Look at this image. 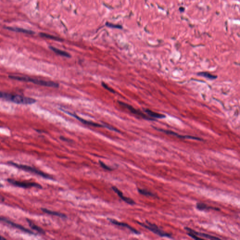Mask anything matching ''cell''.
Masks as SVG:
<instances>
[{
  "mask_svg": "<svg viewBox=\"0 0 240 240\" xmlns=\"http://www.w3.org/2000/svg\"><path fill=\"white\" fill-rule=\"evenodd\" d=\"M5 239L2 236L0 235V240H5Z\"/></svg>",
  "mask_w": 240,
  "mask_h": 240,
  "instance_id": "484cf974",
  "label": "cell"
},
{
  "mask_svg": "<svg viewBox=\"0 0 240 240\" xmlns=\"http://www.w3.org/2000/svg\"><path fill=\"white\" fill-rule=\"evenodd\" d=\"M9 163L11 165L13 166H16V168H19L20 169H22V170H25L27 171L30 172H32V173H34L35 174H37L38 176H41V177H43L44 178H46V179H53L52 177L51 176H49V174H46V173L40 171V170L37 169L35 168H32L31 166H28L27 165H22V164H19L15 163L13 162H9Z\"/></svg>",
  "mask_w": 240,
  "mask_h": 240,
  "instance_id": "277c9868",
  "label": "cell"
},
{
  "mask_svg": "<svg viewBox=\"0 0 240 240\" xmlns=\"http://www.w3.org/2000/svg\"><path fill=\"white\" fill-rule=\"evenodd\" d=\"M102 86H103L105 89H106V90H107V91H110V92H112V93H115V91H114L112 88H111V87H109V86H108L107 84H106L104 83V82H102Z\"/></svg>",
  "mask_w": 240,
  "mask_h": 240,
  "instance_id": "603a6c76",
  "label": "cell"
},
{
  "mask_svg": "<svg viewBox=\"0 0 240 240\" xmlns=\"http://www.w3.org/2000/svg\"><path fill=\"white\" fill-rule=\"evenodd\" d=\"M110 220V221L111 222V223H113V224L117 225V226H121V227H124L126 228H128L130 230L131 232L133 233L137 234V235H139L140 234V233L139 231H137L136 229H135L133 227L129 226V225L126 223H123V222H120L116 221L115 219H108Z\"/></svg>",
  "mask_w": 240,
  "mask_h": 240,
  "instance_id": "7c38bea8",
  "label": "cell"
},
{
  "mask_svg": "<svg viewBox=\"0 0 240 240\" xmlns=\"http://www.w3.org/2000/svg\"><path fill=\"white\" fill-rule=\"evenodd\" d=\"M65 113H67L69 115H70L71 116L76 118L78 121H81V123H83L84 124H86V125L91 126L95 127H105V125H101V124H99V123H94V122H92V121H87V120L83 119L82 118H80L79 116H78L76 114H73V113H70V112H65Z\"/></svg>",
  "mask_w": 240,
  "mask_h": 240,
  "instance_id": "9c48e42d",
  "label": "cell"
},
{
  "mask_svg": "<svg viewBox=\"0 0 240 240\" xmlns=\"http://www.w3.org/2000/svg\"><path fill=\"white\" fill-rule=\"evenodd\" d=\"M138 191L140 194H142L143 195L145 196L158 198V196L154 194L152 192L149 191V190H145V189H138Z\"/></svg>",
  "mask_w": 240,
  "mask_h": 240,
  "instance_id": "ac0fdd59",
  "label": "cell"
},
{
  "mask_svg": "<svg viewBox=\"0 0 240 240\" xmlns=\"http://www.w3.org/2000/svg\"><path fill=\"white\" fill-rule=\"evenodd\" d=\"M185 229L186 230V231H187L188 232L192 233L195 235H196L197 236H199L200 237H202L205 238L206 239H211V240H220V238L217 237L215 236H212L211 235H208L207 233H202L198 232L197 231L193 230L191 228H189L188 227H185Z\"/></svg>",
  "mask_w": 240,
  "mask_h": 240,
  "instance_id": "30bf717a",
  "label": "cell"
},
{
  "mask_svg": "<svg viewBox=\"0 0 240 240\" xmlns=\"http://www.w3.org/2000/svg\"><path fill=\"white\" fill-rule=\"evenodd\" d=\"M27 221H28V223H29V225H30V227L32 229L35 230L37 231V232H38V233H40L45 234V231H44L42 228H40V227H38L37 225H36L34 223L32 222V221H30V220H29L28 219H27Z\"/></svg>",
  "mask_w": 240,
  "mask_h": 240,
  "instance_id": "ffe728a7",
  "label": "cell"
},
{
  "mask_svg": "<svg viewBox=\"0 0 240 240\" xmlns=\"http://www.w3.org/2000/svg\"><path fill=\"white\" fill-rule=\"evenodd\" d=\"M156 129H157V131H160V132H162L163 133L166 134L170 135L172 136H175L176 137H178L180 139H192V140H198V141H203V139L199 137H194V136H187V135H185V136H183V135H181L178 134L176 133V132L172 131H168V130H165V129H158V128H155Z\"/></svg>",
  "mask_w": 240,
  "mask_h": 240,
  "instance_id": "52a82bcc",
  "label": "cell"
},
{
  "mask_svg": "<svg viewBox=\"0 0 240 240\" xmlns=\"http://www.w3.org/2000/svg\"><path fill=\"white\" fill-rule=\"evenodd\" d=\"M187 235L191 237V238H192L193 239H195V240H203L204 239L202 238L198 237L196 235H195L194 233H192L188 232L187 233Z\"/></svg>",
  "mask_w": 240,
  "mask_h": 240,
  "instance_id": "cb8c5ba5",
  "label": "cell"
},
{
  "mask_svg": "<svg viewBox=\"0 0 240 240\" xmlns=\"http://www.w3.org/2000/svg\"><path fill=\"white\" fill-rule=\"evenodd\" d=\"M145 112L146 113L150 116L151 117L153 118H158V119H162L166 117L165 115H163V114H160V113H157L154 112L148 109H144Z\"/></svg>",
  "mask_w": 240,
  "mask_h": 240,
  "instance_id": "5bb4252c",
  "label": "cell"
},
{
  "mask_svg": "<svg viewBox=\"0 0 240 240\" xmlns=\"http://www.w3.org/2000/svg\"><path fill=\"white\" fill-rule=\"evenodd\" d=\"M107 26H108V27H113V28H121V27H121V26H119V25H112V24H107Z\"/></svg>",
  "mask_w": 240,
  "mask_h": 240,
  "instance_id": "d4e9b609",
  "label": "cell"
},
{
  "mask_svg": "<svg viewBox=\"0 0 240 240\" xmlns=\"http://www.w3.org/2000/svg\"><path fill=\"white\" fill-rule=\"evenodd\" d=\"M50 49H51L53 52H54V53H56V54L60 55V56H62L66 57H70V54H69V53L66 52L64 51L63 50H61L60 49H58L57 48H54L53 46H49Z\"/></svg>",
  "mask_w": 240,
  "mask_h": 240,
  "instance_id": "2e32d148",
  "label": "cell"
},
{
  "mask_svg": "<svg viewBox=\"0 0 240 240\" xmlns=\"http://www.w3.org/2000/svg\"><path fill=\"white\" fill-rule=\"evenodd\" d=\"M118 103L121 106H123V107H125V108H127L132 113L140 116L141 117L143 118V119L147 120H150V121L154 120V119H152L151 118L149 117L148 116H147V115L144 114L141 111H140V110H139L136 109L135 108H134L133 107L128 104L127 103H124V102L121 101H118Z\"/></svg>",
  "mask_w": 240,
  "mask_h": 240,
  "instance_id": "8992f818",
  "label": "cell"
},
{
  "mask_svg": "<svg viewBox=\"0 0 240 240\" xmlns=\"http://www.w3.org/2000/svg\"><path fill=\"white\" fill-rule=\"evenodd\" d=\"M41 210L43 212L46 213L50 215H54L56 216L62 218H66L67 217L66 215H65L64 214L60 212H57V211H52L51 210H48L46 208H41Z\"/></svg>",
  "mask_w": 240,
  "mask_h": 240,
  "instance_id": "9a60e30c",
  "label": "cell"
},
{
  "mask_svg": "<svg viewBox=\"0 0 240 240\" xmlns=\"http://www.w3.org/2000/svg\"><path fill=\"white\" fill-rule=\"evenodd\" d=\"M8 182L15 186H17L19 187L24 188H30L31 187H35L38 189H42V186L39 184L35 182H20L16 181L13 179L7 180Z\"/></svg>",
  "mask_w": 240,
  "mask_h": 240,
  "instance_id": "5b68a950",
  "label": "cell"
},
{
  "mask_svg": "<svg viewBox=\"0 0 240 240\" xmlns=\"http://www.w3.org/2000/svg\"><path fill=\"white\" fill-rule=\"evenodd\" d=\"M137 223L139 224L140 225V226H142L143 227H144L147 229L149 230L156 235H158L161 237H168L172 238V234L166 232L165 231H163L162 229L159 228L158 226H157L155 224L149 222L148 221H146V223H147V224L141 223L139 222H137Z\"/></svg>",
  "mask_w": 240,
  "mask_h": 240,
  "instance_id": "3957f363",
  "label": "cell"
},
{
  "mask_svg": "<svg viewBox=\"0 0 240 240\" xmlns=\"http://www.w3.org/2000/svg\"><path fill=\"white\" fill-rule=\"evenodd\" d=\"M113 190L115 191V192L116 193V194H117L118 196L121 198L123 201H124V202H126V203L129 204V205H135L136 203L133 200L131 199L130 198H127V197H124L123 195V193L121 192V190H119V189H117L116 187L113 186L112 187Z\"/></svg>",
  "mask_w": 240,
  "mask_h": 240,
  "instance_id": "8fae6325",
  "label": "cell"
},
{
  "mask_svg": "<svg viewBox=\"0 0 240 240\" xmlns=\"http://www.w3.org/2000/svg\"><path fill=\"white\" fill-rule=\"evenodd\" d=\"M0 220L1 221L7 223L8 224L10 225L12 227H14L15 228H17V229H19L21 231H24V232L27 233H30V234H34V233L32 231H30V230H29L27 228H26L25 227L21 226L20 225L17 224H16V223H14V222L11 221L10 220H8V219H5V218H3V217H0Z\"/></svg>",
  "mask_w": 240,
  "mask_h": 240,
  "instance_id": "ba28073f",
  "label": "cell"
},
{
  "mask_svg": "<svg viewBox=\"0 0 240 240\" xmlns=\"http://www.w3.org/2000/svg\"><path fill=\"white\" fill-rule=\"evenodd\" d=\"M198 75L204 77L210 80H214V79H216L217 78V76L214 75L207 72H201L198 73Z\"/></svg>",
  "mask_w": 240,
  "mask_h": 240,
  "instance_id": "d6986e66",
  "label": "cell"
},
{
  "mask_svg": "<svg viewBox=\"0 0 240 240\" xmlns=\"http://www.w3.org/2000/svg\"><path fill=\"white\" fill-rule=\"evenodd\" d=\"M7 29L9 30H12V31H14V32H23L24 33H27V34H32L34 33V32H32V30H28L27 29H23V28H15V27H7Z\"/></svg>",
  "mask_w": 240,
  "mask_h": 240,
  "instance_id": "e0dca14e",
  "label": "cell"
},
{
  "mask_svg": "<svg viewBox=\"0 0 240 240\" xmlns=\"http://www.w3.org/2000/svg\"><path fill=\"white\" fill-rule=\"evenodd\" d=\"M99 163L100 164V166H101L103 169H106V170H108V171H111V170H113L111 168H110L109 166H107L104 163H103L102 161H99Z\"/></svg>",
  "mask_w": 240,
  "mask_h": 240,
  "instance_id": "7402d4cb",
  "label": "cell"
},
{
  "mask_svg": "<svg viewBox=\"0 0 240 240\" xmlns=\"http://www.w3.org/2000/svg\"><path fill=\"white\" fill-rule=\"evenodd\" d=\"M0 186H1V184H0Z\"/></svg>",
  "mask_w": 240,
  "mask_h": 240,
  "instance_id": "4316f807",
  "label": "cell"
},
{
  "mask_svg": "<svg viewBox=\"0 0 240 240\" xmlns=\"http://www.w3.org/2000/svg\"><path fill=\"white\" fill-rule=\"evenodd\" d=\"M40 35L42 37H44V38H46L55 40H57V41H62V40L61 38H59L58 37H56V36H54L48 34H46V33H40Z\"/></svg>",
  "mask_w": 240,
  "mask_h": 240,
  "instance_id": "44dd1931",
  "label": "cell"
},
{
  "mask_svg": "<svg viewBox=\"0 0 240 240\" xmlns=\"http://www.w3.org/2000/svg\"><path fill=\"white\" fill-rule=\"evenodd\" d=\"M0 99H3L19 104H32L36 102V100L32 98L6 92H0Z\"/></svg>",
  "mask_w": 240,
  "mask_h": 240,
  "instance_id": "6da1fadb",
  "label": "cell"
},
{
  "mask_svg": "<svg viewBox=\"0 0 240 240\" xmlns=\"http://www.w3.org/2000/svg\"><path fill=\"white\" fill-rule=\"evenodd\" d=\"M196 208L199 211H205V210H213L219 211L220 209L217 207H213L211 206H209L203 203H198L196 205Z\"/></svg>",
  "mask_w": 240,
  "mask_h": 240,
  "instance_id": "4fadbf2b",
  "label": "cell"
},
{
  "mask_svg": "<svg viewBox=\"0 0 240 240\" xmlns=\"http://www.w3.org/2000/svg\"><path fill=\"white\" fill-rule=\"evenodd\" d=\"M9 78L14 80L25 81V82H31L37 85L44 86L46 87H54V88H57L59 87V84L56 82L46 81L42 80L32 78L29 77H20V76H17L11 75L9 76Z\"/></svg>",
  "mask_w": 240,
  "mask_h": 240,
  "instance_id": "7a4b0ae2",
  "label": "cell"
}]
</instances>
